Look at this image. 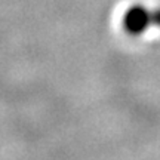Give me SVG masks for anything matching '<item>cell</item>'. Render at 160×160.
<instances>
[{"label": "cell", "instance_id": "6da1fadb", "mask_svg": "<svg viewBox=\"0 0 160 160\" xmlns=\"http://www.w3.org/2000/svg\"><path fill=\"white\" fill-rule=\"evenodd\" d=\"M160 25V11H148L142 5H135L129 8L123 15L122 25L128 34H142L150 25Z\"/></svg>", "mask_w": 160, "mask_h": 160}]
</instances>
